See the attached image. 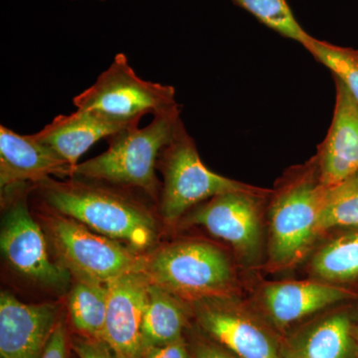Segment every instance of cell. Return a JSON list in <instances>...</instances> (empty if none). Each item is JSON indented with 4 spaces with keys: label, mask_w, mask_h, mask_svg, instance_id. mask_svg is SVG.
<instances>
[{
    "label": "cell",
    "mask_w": 358,
    "mask_h": 358,
    "mask_svg": "<svg viewBox=\"0 0 358 358\" xmlns=\"http://www.w3.org/2000/svg\"><path fill=\"white\" fill-rule=\"evenodd\" d=\"M186 319L185 306L178 296L150 282L141 324L143 348L182 338Z\"/></svg>",
    "instance_id": "18"
},
{
    "label": "cell",
    "mask_w": 358,
    "mask_h": 358,
    "mask_svg": "<svg viewBox=\"0 0 358 358\" xmlns=\"http://www.w3.org/2000/svg\"><path fill=\"white\" fill-rule=\"evenodd\" d=\"M285 358H294V357H285Z\"/></svg>",
    "instance_id": "29"
},
{
    "label": "cell",
    "mask_w": 358,
    "mask_h": 358,
    "mask_svg": "<svg viewBox=\"0 0 358 358\" xmlns=\"http://www.w3.org/2000/svg\"><path fill=\"white\" fill-rule=\"evenodd\" d=\"M136 122L141 120L126 121L96 110L77 109L73 114L58 115L33 134L76 169L80 157L96 141L108 138Z\"/></svg>",
    "instance_id": "15"
},
{
    "label": "cell",
    "mask_w": 358,
    "mask_h": 358,
    "mask_svg": "<svg viewBox=\"0 0 358 358\" xmlns=\"http://www.w3.org/2000/svg\"><path fill=\"white\" fill-rule=\"evenodd\" d=\"M236 6L246 9L250 13L268 26L271 29L280 33L282 36L294 40L301 45L307 43L310 35L303 30L300 23L294 18L287 0H230Z\"/></svg>",
    "instance_id": "22"
},
{
    "label": "cell",
    "mask_w": 358,
    "mask_h": 358,
    "mask_svg": "<svg viewBox=\"0 0 358 358\" xmlns=\"http://www.w3.org/2000/svg\"><path fill=\"white\" fill-rule=\"evenodd\" d=\"M180 113L178 106L154 115L145 128L136 122L109 136L108 150L78 164L74 178L138 189L152 199H159L162 185L155 169L162 150L173 140Z\"/></svg>",
    "instance_id": "2"
},
{
    "label": "cell",
    "mask_w": 358,
    "mask_h": 358,
    "mask_svg": "<svg viewBox=\"0 0 358 358\" xmlns=\"http://www.w3.org/2000/svg\"><path fill=\"white\" fill-rule=\"evenodd\" d=\"M353 336H355V341H357L358 345V324L357 327H353Z\"/></svg>",
    "instance_id": "28"
},
{
    "label": "cell",
    "mask_w": 358,
    "mask_h": 358,
    "mask_svg": "<svg viewBox=\"0 0 358 358\" xmlns=\"http://www.w3.org/2000/svg\"><path fill=\"white\" fill-rule=\"evenodd\" d=\"M55 303H24L0 294V358H41L58 324Z\"/></svg>",
    "instance_id": "11"
},
{
    "label": "cell",
    "mask_w": 358,
    "mask_h": 358,
    "mask_svg": "<svg viewBox=\"0 0 358 358\" xmlns=\"http://www.w3.org/2000/svg\"><path fill=\"white\" fill-rule=\"evenodd\" d=\"M303 47L345 85L358 103V50L336 46L313 36Z\"/></svg>",
    "instance_id": "23"
},
{
    "label": "cell",
    "mask_w": 358,
    "mask_h": 358,
    "mask_svg": "<svg viewBox=\"0 0 358 358\" xmlns=\"http://www.w3.org/2000/svg\"><path fill=\"white\" fill-rule=\"evenodd\" d=\"M75 169L50 147L35 138L0 126V187L37 185L51 176L74 178Z\"/></svg>",
    "instance_id": "12"
},
{
    "label": "cell",
    "mask_w": 358,
    "mask_h": 358,
    "mask_svg": "<svg viewBox=\"0 0 358 358\" xmlns=\"http://www.w3.org/2000/svg\"><path fill=\"white\" fill-rule=\"evenodd\" d=\"M194 358H237L224 348L216 345H202L197 348Z\"/></svg>",
    "instance_id": "27"
},
{
    "label": "cell",
    "mask_w": 358,
    "mask_h": 358,
    "mask_svg": "<svg viewBox=\"0 0 358 358\" xmlns=\"http://www.w3.org/2000/svg\"><path fill=\"white\" fill-rule=\"evenodd\" d=\"M355 298L348 289L313 281L278 282L268 284L263 301L271 319L286 327L329 306Z\"/></svg>",
    "instance_id": "16"
},
{
    "label": "cell",
    "mask_w": 358,
    "mask_h": 358,
    "mask_svg": "<svg viewBox=\"0 0 358 358\" xmlns=\"http://www.w3.org/2000/svg\"><path fill=\"white\" fill-rule=\"evenodd\" d=\"M27 185L1 190L7 208L2 219L0 247L9 267L16 274L46 288L65 291L72 278L62 264L49 257L46 237L28 208L24 194Z\"/></svg>",
    "instance_id": "7"
},
{
    "label": "cell",
    "mask_w": 358,
    "mask_h": 358,
    "mask_svg": "<svg viewBox=\"0 0 358 358\" xmlns=\"http://www.w3.org/2000/svg\"><path fill=\"white\" fill-rule=\"evenodd\" d=\"M150 281L141 270L108 282L103 339L117 358H143L141 324Z\"/></svg>",
    "instance_id": "9"
},
{
    "label": "cell",
    "mask_w": 358,
    "mask_h": 358,
    "mask_svg": "<svg viewBox=\"0 0 358 358\" xmlns=\"http://www.w3.org/2000/svg\"><path fill=\"white\" fill-rule=\"evenodd\" d=\"M143 272L152 284L179 299L196 301L221 298L233 280L227 257L214 245L200 241L162 247L145 259Z\"/></svg>",
    "instance_id": "5"
},
{
    "label": "cell",
    "mask_w": 358,
    "mask_h": 358,
    "mask_svg": "<svg viewBox=\"0 0 358 358\" xmlns=\"http://www.w3.org/2000/svg\"><path fill=\"white\" fill-rule=\"evenodd\" d=\"M313 271L329 282H345L358 278V228L327 242L312 261Z\"/></svg>",
    "instance_id": "20"
},
{
    "label": "cell",
    "mask_w": 358,
    "mask_h": 358,
    "mask_svg": "<svg viewBox=\"0 0 358 358\" xmlns=\"http://www.w3.org/2000/svg\"><path fill=\"white\" fill-rule=\"evenodd\" d=\"M286 357L294 358H357L353 326L345 313L327 317L310 327L292 345Z\"/></svg>",
    "instance_id": "17"
},
{
    "label": "cell",
    "mask_w": 358,
    "mask_h": 358,
    "mask_svg": "<svg viewBox=\"0 0 358 358\" xmlns=\"http://www.w3.org/2000/svg\"><path fill=\"white\" fill-rule=\"evenodd\" d=\"M72 348L79 358H117L107 343L101 339L87 336L75 338Z\"/></svg>",
    "instance_id": "24"
},
{
    "label": "cell",
    "mask_w": 358,
    "mask_h": 358,
    "mask_svg": "<svg viewBox=\"0 0 358 358\" xmlns=\"http://www.w3.org/2000/svg\"><path fill=\"white\" fill-rule=\"evenodd\" d=\"M265 196L249 192L224 193L195 208L186 220L202 226L237 251L250 255L260 243V206Z\"/></svg>",
    "instance_id": "10"
},
{
    "label": "cell",
    "mask_w": 358,
    "mask_h": 358,
    "mask_svg": "<svg viewBox=\"0 0 358 358\" xmlns=\"http://www.w3.org/2000/svg\"><path fill=\"white\" fill-rule=\"evenodd\" d=\"M44 221L49 241L72 277L108 284L145 267V259L136 250L98 234L74 219L53 211Z\"/></svg>",
    "instance_id": "6"
},
{
    "label": "cell",
    "mask_w": 358,
    "mask_h": 358,
    "mask_svg": "<svg viewBox=\"0 0 358 358\" xmlns=\"http://www.w3.org/2000/svg\"><path fill=\"white\" fill-rule=\"evenodd\" d=\"M200 326L237 358H282L275 338L248 315L220 303V298L197 301Z\"/></svg>",
    "instance_id": "13"
},
{
    "label": "cell",
    "mask_w": 358,
    "mask_h": 358,
    "mask_svg": "<svg viewBox=\"0 0 358 358\" xmlns=\"http://www.w3.org/2000/svg\"><path fill=\"white\" fill-rule=\"evenodd\" d=\"M338 227L358 228V173L327 188L317 231L320 235Z\"/></svg>",
    "instance_id": "21"
},
{
    "label": "cell",
    "mask_w": 358,
    "mask_h": 358,
    "mask_svg": "<svg viewBox=\"0 0 358 358\" xmlns=\"http://www.w3.org/2000/svg\"><path fill=\"white\" fill-rule=\"evenodd\" d=\"M327 192L317 157L275 190L270 208V259L275 267L298 262L319 236L317 223Z\"/></svg>",
    "instance_id": "3"
},
{
    "label": "cell",
    "mask_w": 358,
    "mask_h": 358,
    "mask_svg": "<svg viewBox=\"0 0 358 358\" xmlns=\"http://www.w3.org/2000/svg\"><path fill=\"white\" fill-rule=\"evenodd\" d=\"M68 336L64 324L59 320L41 358H67Z\"/></svg>",
    "instance_id": "26"
},
{
    "label": "cell",
    "mask_w": 358,
    "mask_h": 358,
    "mask_svg": "<svg viewBox=\"0 0 358 358\" xmlns=\"http://www.w3.org/2000/svg\"><path fill=\"white\" fill-rule=\"evenodd\" d=\"M334 81L333 122L317 155L320 182L327 188L358 173V103L341 80Z\"/></svg>",
    "instance_id": "14"
},
{
    "label": "cell",
    "mask_w": 358,
    "mask_h": 358,
    "mask_svg": "<svg viewBox=\"0 0 358 358\" xmlns=\"http://www.w3.org/2000/svg\"><path fill=\"white\" fill-rule=\"evenodd\" d=\"M68 296L73 326L87 338L103 339L108 308V284L75 278Z\"/></svg>",
    "instance_id": "19"
},
{
    "label": "cell",
    "mask_w": 358,
    "mask_h": 358,
    "mask_svg": "<svg viewBox=\"0 0 358 358\" xmlns=\"http://www.w3.org/2000/svg\"><path fill=\"white\" fill-rule=\"evenodd\" d=\"M157 167L164 178L159 199L160 215L169 223L176 222L193 207L224 193H270L210 171L200 159L195 141L182 121L160 154Z\"/></svg>",
    "instance_id": "4"
},
{
    "label": "cell",
    "mask_w": 358,
    "mask_h": 358,
    "mask_svg": "<svg viewBox=\"0 0 358 358\" xmlns=\"http://www.w3.org/2000/svg\"><path fill=\"white\" fill-rule=\"evenodd\" d=\"M52 210L138 252L155 243L157 220L145 205L117 186L81 178L66 182L49 178L36 185Z\"/></svg>",
    "instance_id": "1"
},
{
    "label": "cell",
    "mask_w": 358,
    "mask_h": 358,
    "mask_svg": "<svg viewBox=\"0 0 358 358\" xmlns=\"http://www.w3.org/2000/svg\"><path fill=\"white\" fill-rule=\"evenodd\" d=\"M73 103L77 109L96 110L126 121L179 106L173 86L141 79L124 53L117 54L110 67L90 88L75 96Z\"/></svg>",
    "instance_id": "8"
},
{
    "label": "cell",
    "mask_w": 358,
    "mask_h": 358,
    "mask_svg": "<svg viewBox=\"0 0 358 358\" xmlns=\"http://www.w3.org/2000/svg\"><path fill=\"white\" fill-rule=\"evenodd\" d=\"M143 358H192L182 338L164 345L143 348Z\"/></svg>",
    "instance_id": "25"
}]
</instances>
